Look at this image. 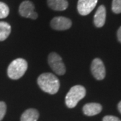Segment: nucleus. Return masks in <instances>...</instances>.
<instances>
[{
  "instance_id": "nucleus-1",
  "label": "nucleus",
  "mask_w": 121,
  "mask_h": 121,
  "mask_svg": "<svg viewBox=\"0 0 121 121\" xmlns=\"http://www.w3.org/2000/svg\"><path fill=\"white\" fill-rule=\"evenodd\" d=\"M37 82L42 90L50 94H55L59 90V79L51 73L41 74L38 78Z\"/></svg>"
},
{
  "instance_id": "nucleus-2",
  "label": "nucleus",
  "mask_w": 121,
  "mask_h": 121,
  "mask_svg": "<svg viewBox=\"0 0 121 121\" xmlns=\"http://www.w3.org/2000/svg\"><path fill=\"white\" fill-rule=\"evenodd\" d=\"M86 94V88L82 86H73L65 96V104L69 108H73Z\"/></svg>"
},
{
  "instance_id": "nucleus-3",
  "label": "nucleus",
  "mask_w": 121,
  "mask_h": 121,
  "mask_svg": "<svg viewBox=\"0 0 121 121\" xmlns=\"http://www.w3.org/2000/svg\"><path fill=\"white\" fill-rule=\"evenodd\" d=\"M28 69V63L26 60L18 58L13 60L8 68V77L12 79H18L24 75Z\"/></svg>"
},
{
  "instance_id": "nucleus-4",
  "label": "nucleus",
  "mask_w": 121,
  "mask_h": 121,
  "mask_svg": "<svg viewBox=\"0 0 121 121\" xmlns=\"http://www.w3.org/2000/svg\"><path fill=\"white\" fill-rule=\"evenodd\" d=\"M48 62L52 71L57 75H63L65 73L66 69L62 58L56 52H51L48 57Z\"/></svg>"
},
{
  "instance_id": "nucleus-5",
  "label": "nucleus",
  "mask_w": 121,
  "mask_h": 121,
  "mask_svg": "<svg viewBox=\"0 0 121 121\" xmlns=\"http://www.w3.org/2000/svg\"><path fill=\"white\" fill-rule=\"evenodd\" d=\"M91 71L93 76L97 80H102L106 76V69L102 60L99 58H95L92 60Z\"/></svg>"
},
{
  "instance_id": "nucleus-6",
  "label": "nucleus",
  "mask_w": 121,
  "mask_h": 121,
  "mask_svg": "<svg viewBox=\"0 0 121 121\" xmlns=\"http://www.w3.org/2000/svg\"><path fill=\"white\" fill-rule=\"evenodd\" d=\"M19 13L22 17L36 20L38 13L35 12V5L30 1H24L19 7Z\"/></svg>"
},
{
  "instance_id": "nucleus-7",
  "label": "nucleus",
  "mask_w": 121,
  "mask_h": 121,
  "mask_svg": "<svg viewBox=\"0 0 121 121\" xmlns=\"http://www.w3.org/2000/svg\"><path fill=\"white\" fill-rule=\"evenodd\" d=\"M97 3L98 0H78V12L82 16H87L95 8Z\"/></svg>"
},
{
  "instance_id": "nucleus-8",
  "label": "nucleus",
  "mask_w": 121,
  "mask_h": 121,
  "mask_svg": "<svg viewBox=\"0 0 121 121\" xmlns=\"http://www.w3.org/2000/svg\"><path fill=\"white\" fill-rule=\"evenodd\" d=\"M71 20L67 17L59 16L54 17L51 22V26L56 30H65L71 28Z\"/></svg>"
},
{
  "instance_id": "nucleus-9",
  "label": "nucleus",
  "mask_w": 121,
  "mask_h": 121,
  "mask_svg": "<svg viewBox=\"0 0 121 121\" xmlns=\"http://www.w3.org/2000/svg\"><path fill=\"white\" fill-rule=\"evenodd\" d=\"M106 17V10L103 5H101L98 8L94 17V23L97 28H101L105 24Z\"/></svg>"
},
{
  "instance_id": "nucleus-10",
  "label": "nucleus",
  "mask_w": 121,
  "mask_h": 121,
  "mask_svg": "<svg viewBox=\"0 0 121 121\" xmlns=\"http://www.w3.org/2000/svg\"><path fill=\"white\" fill-rule=\"evenodd\" d=\"M102 110V106L98 103H88L84 105L83 108V113L89 117L95 116L101 112Z\"/></svg>"
},
{
  "instance_id": "nucleus-11",
  "label": "nucleus",
  "mask_w": 121,
  "mask_h": 121,
  "mask_svg": "<svg viewBox=\"0 0 121 121\" xmlns=\"http://www.w3.org/2000/svg\"><path fill=\"white\" fill-rule=\"evenodd\" d=\"M48 7L55 11H63L68 7L67 0H47Z\"/></svg>"
},
{
  "instance_id": "nucleus-12",
  "label": "nucleus",
  "mask_w": 121,
  "mask_h": 121,
  "mask_svg": "<svg viewBox=\"0 0 121 121\" xmlns=\"http://www.w3.org/2000/svg\"><path fill=\"white\" fill-rule=\"evenodd\" d=\"M39 118V112L34 108L26 110L21 116V121H37Z\"/></svg>"
},
{
  "instance_id": "nucleus-13",
  "label": "nucleus",
  "mask_w": 121,
  "mask_h": 121,
  "mask_svg": "<svg viewBox=\"0 0 121 121\" xmlns=\"http://www.w3.org/2000/svg\"><path fill=\"white\" fill-rule=\"evenodd\" d=\"M11 32V26L5 22H0V41H4Z\"/></svg>"
},
{
  "instance_id": "nucleus-14",
  "label": "nucleus",
  "mask_w": 121,
  "mask_h": 121,
  "mask_svg": "<svg viewBox=\"0 0 121 121\" xmlns=\"http://www.w3.org/2000/svg\"><path fill=\"white\" fill-rule=\"evenodd\" d=\"M9 13V7L4 2H0V19L8 17Z\"/></svg>"
},
{
  "instance_id": "nucleus-15",
  "label": "nucleus",
  "mask_w": 121,
  "mask_h": 121,
  "mask_svg": "<svg viewBox=\"0 0 121 121\" xmlns=\"http://www.w3.org/2000/svg\"><path fill=\"white\" fill-rule=\"evenodd\" d=\"M112 10L114 13H121V0H112Z\"/></svg>"
},
{
  "instance_id": "nucleus-16",
  "label": "nucleus",
  "mask_w": 121,
  "mask_h": 121,
  "mask_svg": "<svg viewBox=\"0 0 121 121\" xmlns=\"http://www.w3.org/2000/svg\"><path fill=\"white\" fill-rule=\"evenodd\" d=\"M6 112V104L4 102H0V121H2Z\"/></svg>"
},
{
  "instance_id": "nucleus-17",
  "label": "nucleus",
  "mask_w": 121,
  "mask_h": 121,
  "mask_svg": "<svg viewBox=\"0 0 121 121\" xmlns=\"http://www.w3.org/2000/svg\"><path fill=\"white\" fill-rule=\"evenodd\" d=\"M102 121H121L120 118L114 116H106L103 118Z\"/></svg>"
},
{
  "instance_id": "nucleus-18",
  "label": "nucleus",
  "mask_w": 121,
  "mask_h": 121,
  "mask_svg": "<svg viewBox=\"0 0 121 121\" xmlns=\"http://www.w3.org/2000/svg\"><path fill=\"white\" fill-rule=\"evenodd\" d=\"M117 37H118V41L121 43V26L118 28V32H117Z\"/></svg>"
},
{
  "instance_id": "nucleus-19",
  "label": "nucleus",
  "mask_w": 121,
  "mask_h": 121,
  "mask_svg": "<svg viewBox=\"0 0 121 121\" xmlns=\"http://www.w3.org/2000/svg\"><path fill=\"white\" fill-rule=\"evenodd\" d=\"M118 109L119 112L121 113V101L118 104Z\"/></svg>"
}]
</instances>
